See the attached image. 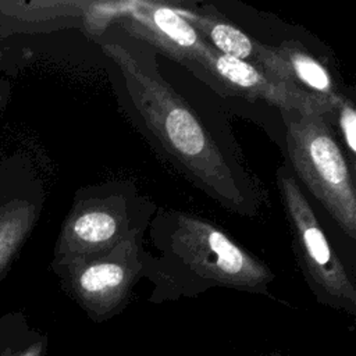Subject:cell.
Segmentation results:
<instances>
[{
	"label": "cell",
	"mask_w": 356,
	"mask_h": 356,
	"mask_svg": "<svg viewBox=\"0 0 356 356\" xmlns=\"http://www.w3.org/2000/svg\"><path fill=\"white\" fill-rule=\"evenodd\" d=\"M47 337L28 325H0V356H46Z\"/></svg>",
	"instance_id": "8fae6325"
},
{
	"label": "cell",
	"mask_w": 356,
	"mask_h": 356,
	"mask_svg": "<svg viewBox=\"0 0 356 356\" xmlns=\"http://www.w3.org/2000/svg\"><path fill=\"white\" fill-rule=\"evenodd\" d=\"M131 189L96 188L95 195L75 203L61 232L58 263L106 252L129 232L145 225Z\"/></svg>",
	"instance_id": "8992f818"
},
{
	"label": "cell",
	"mask_w": 356,
	"mask_h": 356,
	"mask_svg": "<svg viewBox=\"0 0 356 356\" xmlns=\"http://www.w3.org/2000/svg\"><path fill=\"white\" fill-rule=\"evenodd\" d=\"M178 13L196 29V32L220 54L256 64L259 42L250 39L236 26L209 15H200L188 10Z\"/></svg>",
	"instance_id": "30bf717a"
},
{
	"label": "cell",
	"mask_w": 356,
	"mask_h": 356,
	"mask_svg": "<svg viewBox=\"0 0 356 356\" xmlns=\"http://www.w3.org/2000/svg\"><path fill=\"white\" fill-rule=\"evenodd\" d=\"M143 227L129 232L111 249L58 263L67 292L95 323L121 313L143 274Z\"/></svg>",
	"instance_id": "5b68a950"
},
{
	"label": "cell",
	"mask_w": 356,
	"mask_h": 356,
	"mask_svg": "<svg viewBox=\"0 0 356 356\" xmlns=\"http://www.w3.org/2000/svg\"><path fill=\"white\" fill-rule=\"evenodd\" d=\"M150 236L159 254L142 252V277L154 284L152 302L192 298L216 286L268 293L274 280L268 266L204 218L170 211L153 221Z\"/></svg>",
	"instance_id": "7a4b0ae2"
},
{
	"label": "cell",
	"mask_w": 356,
	"mask_h": 356,
	"mask_svg": "<svg viewBox=\"0 0 356 356\" xmlns=\"http://www.w3.org/2000/svg\"><path fill=\"white\" fill-rule=\"evenodd\" d=\"M254 67L309 96L334 106L343 99L327 68L295 42H284L275 47L259 43Z\"/></svg>",
	"instance_id": "9c48e42d"
},
{
	"label": "cell",
	"mask_w": 356,
	"mask_h": 356,
	"mask_svg": "<svg viewBox=\"0 0 356 356\" xmlns=\"http://www.w3.org/2000/svg\"><path fill=\"white\" fill-rule=\"evenodd\" d=\"M277 185L292 232V248L305 281L317 302L356 316V286L302 192L293 172L281 165Z\"/></svg>",
	"instance_id": "277c9868"
},
{
	"label": "cell",
	"mask_w": 356,
	"mask_h": 356,
	"mask_svg": "<svg viewBox=\"0 0 356 356\" xmlns=\"http://www.w3.org/2000/svg\"><path fill=\"white\" fill-rule=\"evenodd\" d=\"M334 120L338 121L339 131L342 134L343 142L348 149V156L350 165L355 167V156H356V111L348 99H342L335 107Z\"/></svg>",
	"instance_id": "4fadbf2b"
},
{
	"label": "cell",
	"mask_w": 356,
	"mask_h": 356,
	"mask_svg": "<svg viewBox=\"0 0 356 356\" xmlns=\"http://www.w3.org/2000/svg\"><path fill=\"white\" fill-rule=\"evenodd\" d=\"M118 67L146 132L199 189L229 211L257 213V195L243 168L228 157L191 106L163 79L149 54L118 42H100Z\"/></svg>",
	"instance_id": "6da1fadb"
},
{
	"label": "cell",
	"mask_w": 356,
	"mask_h": 356,
	"mask_svg": "<svg viewBox=\"0 0 356 356\" xmlns=\"http://www.w3.org/2000/svg\"><path fill=\"white\" fill-rule=\"evenodd\" d=\"M280 111L286 125V149L292 170L338 227L355 239V182L330 121L316 113Z\"/></svg>",
	"instance_id": "3957f363"
},
{
	"label": "cell",
	"mask_w": 356,
	"mask_h": 356,
	"mask_svg": "<svg viewBox=\"0 0 356 356\" xmlns=\"http://www.w3.org/2000/svg\"><path fill=\"white\" fill-rule=\"evenodd\" d=\"M225 88L249 99H261L280 110H296L302 113H316L334 120L335 107L331 103L309 96L291 85H286L254 67L250 63L220 54L213 47L204 54L199 65Z\"/></svg>",
	"instance_id": "ba28073f"
},
{
	"label": "cell",
	"mask_w": 356,
	"mask_h": 356,
	"mask_svg": "<svg viewBox=\"0 0 356 356\" xmlns=\"http://www.w3.org/2000/svg\"><path fill=\"white\" fill-rule=\"evenodd\" d=\"M32 214L33 211L31 209L19 210L18 216L15 213L14 217H11V220H7L0 227V267L6 260V256L10 253V249L13 250L15 248L22 234L29 228Z\"/></svg>",
	"instance_id": "7c38bea8"
},
{
	"label": "cell",
	"mask_w": 356,
	"mask_h": 356,
	"mask_svg": "<svg viewBox=\"0 0 356 356\" xmlns=\"http://www.w3.org/2000/svg\"><path fill=\"white\" fill-rule=\"evenodd\" d=\"M259 356H285V355L281 353L280 350H271L268 353H263V355H259Z\"/></svg>",
	"instance_id": "5bb4252c"
},
{
	"label": "cell",
	"mask_w": 356,
	"mask_h": 356,
	"mask_svg": "<svg viewBox=\"0 0 356 356\" xmlns=\"http://www.w3.org/2000/svg\"><path fill=\"white\" fill-rule=\"evenodd\" d=\"M118 19L131 36L185 67L200 65L211 47L178 10L164 4L135 1L120 11Z\"/></svg>",
	"instance_id": "52a82bcc"
}]
</instances>
